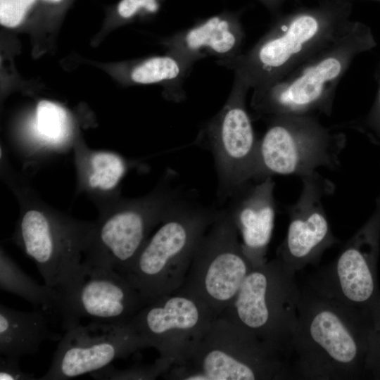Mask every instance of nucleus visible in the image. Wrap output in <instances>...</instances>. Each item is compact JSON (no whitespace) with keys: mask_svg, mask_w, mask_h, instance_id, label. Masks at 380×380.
Wrapping results in <instances>:
<instances>
[{"mask_svg":"<svg viewBox=\"0 0 380 380\" xmlns=\"http://www.w3.org/2000/svg\"><path fill=\"white\" fill-rule=\"evenodd\" d=\"M0 379L35 380L38 378L21 369L19 357L1 356L0 359Z\"/></svg>","mask_w":380,"mask_h":380,"instance_id":"obj_27","label":"nucleus"},{"mask_svg":"<svg viewBox=\"0 0 380 380\" xmlns=\"http://www.w3.org/2000/svg\"><path fill=\"white\" fill-rule=\"evenodd\" d=\"M60 340L41 310L21 311L0 305V353L20 358L35 354L46 340Z\"/></svg>","mask_w":380,"mask_h":380,"instance_id":"obj_19","label":"nucleus"},{"mask_svg":"<svg viewBox=\"0 0 380 380\" xmlns=\"http://www.w3.org/2000/svg\"><path fill=\"white\" fill-rule=\"evenodd\" d=\"M49 369L38 380H66L100 370L149 348L131 326L91 322L66 326Z\"/></svg>","mask_w":380,"mask_h":380,"instance_id":"obj_13","label":"nucleus"},{"mask_svg":"<svg viewBox=\"0 0 380 380\" xmlns=\"http://www.w3.org/2000/svg\"><path fill=\"white\" fill-rule=\"evenodd\" d=\"M380 364V322L369 334V352L367 367Z\"/></svg>","mask_w":380,"mask_h":380,"instance_id":"obj_28","label":"nucleus"},{"mask_svg":"<svg viewBox=\"0 0 380 380\" xmlns=\"http://www.w3.org/2000/svg\"><path fill=\"white\" fill-rule=\"evenodd\" d=\"M181 196L167 184L137 199L120 201L94 224L83 265L115 270L125 275L153 229Z\"/></svg>","mask_w":380,"mask_h":380,"instance_id":"obj_7","label":"nucleus"},{"mask_svg":"<svg viewBox=\"0 0 380 380\" xmlns=\"http://www.w3.org/2000/svg\"><path fill=\"white\" fill-rule=\"evenodd\" d=\"M302 189L297 201L288 208L289 224L277 258L293 272L315 264L335 243L323 200L331 195L334 184L317 171L300 177Z\"/></svg>","mask_w":380,"mask_h":380,"instance_id":"obj_15","label":"nucleus"},{"mask_svg":"<svg viewBox=\"0 0 380 380\" xmlns=\"http://www.w3.org/2000/svg\"><path fill=\"white\" fill-rule=\"evenodd\" d=\"M274 185L272 177L252 182L233 194L225 208L242 238L243 250L254 267L266 262L275 218Z\"/></svg>","mask_w":380,"mask_h":380,"instance_id":"obj_17","label":"nucleus"},{"mask_svg":"<svg viewBox=\"0 0 380 380\" xmlns=\"http://www.w3.org/2000/svg\"><path fill=\"white\" fill-rule=\"evenodd\" d=\"M249 89L241 78L234 75L225 103L201 131L215 159L222 200L229 198L255 179L259 139L246 106Z\"/></svg>","mask_w":380,"mask_h":380,"instance_id":"obj_11","label":"nucleus"},{"mask_svg":"<svg viewBox=\"0 0 380 380\" xmlns=\"http://www.w3.org/2000/svg\"><path fill=\"white\" fill-rule=\"evenodd\" d=\"M244 31L239 13L224 11L167 37L166 52L192 64L208 57L231 59L241 53Z\"/></svg>","mask_w":380,"mask_h":380,"instance_id":"obj_18","label":"nucleus"},{"mask_svg":"<svg viewBox=\"0 0 380 380\" xmlns=\"http://www.w3.org/2000/svg\"><path fill=\"white\" fill-rule=\"evenodd\" d=\"M43 1L49 4H58L61 2L63 0H43Z\"/></svg>","mask_w":380,"mask_h":380,"instance_id":"obj_29","label":"nucleus"},{"mask_svg":"<svg viewBox=\"0 0 380 380\" xmlns=\"http://www.w3.org/2000/svg\"><path fill=\"white\" fill-rule=\"evenodd\" d=\"M0 288L43 310H56L59 296L53 289L40 285L27 274L1 248Z\"/></svg>","mask_w":380,"mask_h":380,"instance_id":"obj_21","label":"nucleus"},{"mask_svg":"<svg viewBox=\"0 0 380 380\" xmlns=\"http://www.w3.org/2000/svg\"><path fill=\"white\" fill-rule=\"evenodd\" d=\"M146 304L138 290L119 272L85 266L80 281L60 297L56 311L64 328L82 318L125 324Z\"/></svg>","mask_w":380,"mask_h":380,"instance_id":"obj_14","label":"nucleus"},{"mask_svg":"<svg viewBox=\"0 0 380 380\" xmlns=\"http://www.w3.org/2000/svg\"><path fill=\"white\" fill-rule=\"evenodd\" d=\"M350 30H341L277 81L253 90L252 108L269 115H310L330 110L332 88L353 53Z\"/></svg>","mask_w":380,"mask_h":380,"instance_id":"obj_5","label":"nucleus"},{"mask_svg":"<svg viewBox=\"0 0 380 380\" xmlns=\"http://www.w3.org/2000/svg\"><path fill=\"white\" fill-rule=\"evenodd\" d=\"M218 210L181 196L170 207L124 275L146 303L178 289Z\"/></svg>","mask_w":380,"mask_h":380,"instance_id":"obj_2","label":"nucleus"},{"mask_svg":"<svg viewBox=\"0 0 380 380\" xmlns=\"http://www.w3.org/2000/svg\"><path fill=\"white\" fill-rule=\"evenodd\" d=\"M193 66L191 63L166 52L132 65L128 78L134 84H162L166 98L180 102L186 96L184 84Z\"/></svg>","mask_w":380,"mask_h":380,"instance_id":"obj_20","label":"nucleus"},{"mask_svg":"<svg viewBox=\"0 0 380 380\" xmlns=\"http://www.w3.org/2000/svg\"><path fill=\"white\" fill-rule=\"evenodd\" d=\"M162 377L179 380H279L295 377L289 358L223 313L183 364Z\"/></svg>","mask_w":380,"mask_h":380,"instance_id":"obj_3","label":"nucleus"},{"mask_svg":"<svg viewBox=\"0 0 380 380\" xmlns=\"http://www.w3.org/2000/svg\"><path fill=\"white\" fill-rule=\"evenodd\" d=\"M239 236L226 209L218 210L195 252L182 285L176 291L204 302L218 315L229 308L254 267Z\"/></svg>","mask_w":380,"mask_h":380,"instance_id":"obj_9","label":"nucleus"},{"mask_svg":"<svg viewBox=\"0 0 380 380\" xmlns=\"http://www.w3.org/2000/svg\"><path fill=\"white\" fill-rule=\"evenodd\" d=\"M217 316L204 302L175 291L145 305L129 323L170 369L191 357Z\"/></svg>","mask_w":380,"mask_h":380,"instance_id":"obj_12","label":"nucleus"},{"mask_svg":"<svg viewBox=\"0 0 380 380\" xmlns=\"http://www.w3.org/2000/svg\"><path fill=\"white\" fill-rule=\"evenodd\" d=\"M82 162L83 184L89 190L101 193L114 190L127 167L121 156L109 151H89Z\"/></svg>","mask_w":380,"mask_h":380,"instance_id":"obj_22","label":"nucleus"},{"mask_svg":"<svg viewBox=\"0 0 380 380\" xmlns=\"http://www.w3.org/2000/svg\"><path fill=\"white\" fill-rule=\"evenodd\" d=\"M345 146L343 134L332 133L310 115H277L258 141L255 182L274 175L302 177L318 167L335 169Z\"/></svg>","mask_w":380,"mask_h":380,"instance_id":"obj_8","label":"nucleus"},{"mask_svg":"<svg viewBox=\"0 0 380 380\" xmlns=\"http://www.w3.org/2000/svg\"><path fill=\"white\" fill-rule=\"evenodd\" d=\"M361 311L324 296L310 286L301 290L292 340L295 377L349 380L367 367L369 334Z\"/></svg>","mask_w":380,"mask_h":380,"instance_id":"obj_1","label":"nucleus"},{"mask_svg":"<svg viewBox=\"0 0 380 380\" xmlns=\"http://www.w3.org/2000/svg\"><path fill=\"white\" fill-rule=\"evenodd\" d=\"M34 127L37 136L43 141L50 145H58L68 136L67 113L55 103L41 101L37 106Z\"/></svg>","mask_w":380,"mask_h":380,"instance_id":"obj_23","label":"nucleus"},{"mask_svg":"<svg viewBox=\"0 0 380 380\" xmlns=\"http://www.w3.org/2000/svg\"><path fill=\"white\" fill-rule=\"evenodd\" d=\"M295 273L277 258L253 267L222 312L288 358L301 297Z\"/></svg>","mask_w":380,"mask_h":380,"instance_id":"obj_4","label":"nucleus"},{"mask_svg":"<svg viewBox=\"0 0 380 380\" xmlns=\"http://www.w3.org/2000/svg\"><path fill=\"white\" fill-rule=\"evenodd\" d=\"M375 227L372 223L357 232L338 257L310 279L317 293L362 310L376 300Z\"/></svg>","mask_w":380,"mask_h":380,"instance_id":"obj_16","label":"nucleus"},{"mask_svg":"<svg viewBox=\"0 0 380 380\" xmlns=\"http://www.w3.org/2000/svg\"><path fill=\"white\" fill-rule=\"evenodd\" d=\"M169 367L160 358L153 363L144 365H136L129 368L118 369L111 365L90 374L98 380H151L163 376Z\"/></svg>","mask_w":380,"mask_h":380,"instance_id":"obj_24","label":"nucleus"},{"mask_svg":"<svg viewBox=\"0 0 380 380\" xmlns=\"http://www.w3.org/2000/svg\"><path fill=\"white\" fill-rule=\"evenodd\" d=\"M37 0H0V23L6 27H15L25 19Z\"/></svg>","mask_w":380,"mask_h":380,"instance_id":"obj_25","label":"nucleus"},{"mask_svg":"<svg viewBox=\"0 0 380 380\" xmlns=\"http://www.w3.org/2000/svg\"><path fill=\"white\" fill-rule=\"evenodd\" d=\"M93 226L30 205L20 213L13 241L35 262L44 284L60 298L84 274L82 262Z\"/></svg>","mask_w":380,"mask_h":380,"instance_id":"obj_6","label":"nucleus"},{"mask_svg":"<svg viewBox=\"0 0 380 380\" xmlns=\"http://www.w3.org/2000/svg\"><path fill=\"white\" fill-rule=\"evenodd\" d=\"M163 0H120L117 6V13L123 20H132L139 16L156 13Z\"/></svg>","mask_w":380,"mask_h":380,"instance_id":"obj_26","label":"nucleus"},{"mask_svg":"<svg viewBox=\"0 0 380 380\" xmlns=\"http://www.w3.org/2000/svg\"><path fill=\"white\" fill-rule=\"evenodd\" d=\"M340 31L314 15H298L277 24L246 53L216 63L232 70L250 89H258L282 77Z\"/></svg>","mask_w":380,"mask_h":380,"instance_id":"obj_10","label":"nucleus"}]
</instances>
